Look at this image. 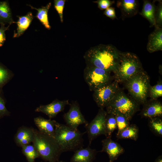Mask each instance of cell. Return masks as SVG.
<instances>
[{
    "mask_svg": "<svg viewBox=\"0 0 162 162\" xmlns=\"http://www.w3.org/2000/svg\"><path fill=\"white\" fill-rule=\"evenodd\" d=\"M101 142L102 148L100 152H104L108 154L109 162H114L124 152V148L111 138H106L103 140Z\"/></svg>",
    "mask_w": 162,
    "mask_h": 162,
    "instance_id": "7c38bea8",
    "label": "cell"
},
{
    "mask_svg": "<svg viewBox=\"0 0 162 162\" xmlns=\"http://www.w3.org/2000/svg\"><path fill=\"white\" fill-rule=\"evenodd\" d=\"M154 162H162V158L161 156L158 157L155 161Z\"/></svg>",
    "mask_w": 162,
    "mask_h": 162,
    "instance_id": "d590c367",
    "label": "cell"
},
{
    "mask_svg": "<svg viewBox=\"0 0 162 162\" xmlns=\"http://www.w3.org/2000/svg\"><path fill=\"white\" fill-rule=\"evenodd\" d=\"M131 96L139 105L147 101L150 86V78L144 70L137 73L124 83Z\"/></svg>",
    "mask_w": 162,
    "mask_h": 162,
    "instance_id": "8992f818",
    "label": "cell"
},
{
    "mask_svg": "<svg viewBox=\"0 0 162 162\" xmlns=\"http://www.w3.org/2000/svg\"><path fill=\"white\" fill-rule=\"evenodd\" d=\"M14 76L13 72L0 62V91Z\"/></svg>",
    "mask_w": 162,
    "mask_h": 162,
    "instance_id": "d4e9b609",
    "label": "cell"
},
{
    "mask_svg": "<svg viewBox=\"0 0 162 162\" xmlns=\"http://www.w3.org/2000/svg\"><path fill=\"white\" fill-rule=\"evenodd\" d=\"M150 53L162 50V28L155 27L154 30L148 36L146 46Z\"/></svg>",
    "mask_w": 162,
    "mask_h": 162,
    "instance_id": "9a60e30c",
    "label": "cell"
},
{
    "mask_svg": "<svg viewBox=\"0 0 162 162\" xmlns=\"http://www.w3.org/2000/svg\"><path fill=\"white\" fill-rule=\"evenodd\" d=\"M117 129L115 116L111 114H106L105 121V132L106 138H111L112 133Z\"/></svg>",
    "mask_w": 162,
    "mask_h": 162,
    "instance_id": "cb8c5ba5",
    "label": "cell"
},
{
    "mask_svg": "<svg viewBox=\"0 0 162 162\" xmlns=\"http://www.w3.org/2000/svg\"><path fill=\"white\" fill-rule=\"evenodd\" d=\"M111 73L102 69L86 66L84 70L83 77L90 91L93 92L112 82Z\"/></svg>",
    "mask_w": 162,
    "mask_h": 162,
    "instance_id": "52a82bcc",
    "label": "cell"
},
{
    "mask_svg": "<svg viewBox=\"0 0 162 162\" xmlns=\"http://www.w3.org/2000/svg\"><path fill=\"white\" fill-rule=\"evenodd\" d=\"M143 70L142 64L136 55L130 52H120L118 62L113 72V77L114 80L118 83H124Z\"/></svg>",
    "mask_w": 162,
    "mask_h": 162,
    "instance_id": "3957f363",
    "label": "cell"
},
{
    "mask_svg": "<svg viewBox=\"0 0 162 162\" xmlns=\"http://www.w3.org/2000/svg\"><path fill=\"white\" fill-rule=\"evenodd\" d=\"M118 129V132L123 130L130 125L129 121L123 116L116 114L114 115Z\"/></svg>",
    "mask_w": 162,
    "mask_h": 162,
    "instance_id": "f1b7e54d",
    "label": "cell"
},
{
    "mask_svg": "<svg viewBox=\"0 0 162 162\" xmlns=\"http://www.w3.org/2000/svg\"><path fill=\"white\" fill-rule=\"evenodd\" d=\"M69 104L68 100H60L56 99L49 104L40 105L36 108L35 111L44 113L51 119L62 111L65 106Z\"/></svg>",
    "mask_w": 162,
    "mask_h": 162,
    "instance_id": "8fae6325",
    "label": "cell"
},
{
    "mask_svg": "<svg viewBox=\"0 0 162 162\" xmlns=\"http://www.w3.org/2000/svg\"><path fill=\"white\" fill-rule=\"evenodd\" d=\"M33 145L40 157L49 162H57L62 152L55 139L34 129Z\"/></svg>",
    "mask_w": 162,
    "mask_h": 162,
    "instance_id": "277c9868",
    "label": "cell"
},
{
    "mask_svg": "<svg viewBox=\"0 0 162 162\" xmlns=\"http://www.w3.org/2000/svg\"><path fill=\"white\" fill-rule=\"evenodd\" d=\"M9 26L6 27L5 25L1 24L0 28V47L4 44L6 40L5 32L8 30Z\"/></svg>",
    "mask_w": 162,
    "mask_h": 162,
    "instance_id": "836d02e7",
    "label": "cell"
},
{
    "mask_svg": "<svg viewBox=\"0 0 162 162\" xmlns=\"http://www.w3.org/2000/svg\"><path fill=\"white\" fill-rule=\"evenodd\" d=\"M57 162H64L62 161H58Z\"/></svg>",
    "mask_w": 162,
    "mask_h": 162,
    "instance_id": "8d00e7d4",
    "label": "cell"
},
{
    "mask_svg": "<svg viewBox=\"0 0 162 162\" xmlns=\"http://www.w3.org/2000/svg\"><path fill=\"white\" fill-rule=\"evenodd\" d=\"M143 105L140 113L142 117L149 118L162 116V103L157 99L147 100Z\"/></svg>",
    "mask_w": 162,
    "mask_h": 162,
    "instance_id": "4fadbf2b",
    "label": "cell"
},
{
    "mask_svg": "<svg viewBox=\"0 0 162 162\" xmlns=\"http://www.w3.org/2000/svg\"><path fill=\"white\" fill-rule=\"evenodd\" d=\"M22 152L28 162H34L35 159L40 157L38 153L33 145L28 144L22 146Z\"/></svg>",
    "mask_w": 162,
    "mask_h": 162,
    "instance_id": "4316f807",
    "label": "cell"
},
{
    "mask_svg": "<svg viewBox=\"0 0 162 162\" xmlns=\"http://www.w3.org/2000/svg\"><path fill=\"white\" fill-rule=\"evenodd\" d=\"M18 20L16 22V31L14 32L13 37L18 38L22 35L30 26L33 19L32 13L29 12L25 15L18 16Z\"/></svg>",
    "mask_w": 162,
    "mask_h": 162,
    "instance_id": "d6986e66",
    "label": "cell"
},
{
    "mask_svg": "<svg viewBox=\"0 0 162 162\" xmlns=\"http://www.w3.org/2000/svg\"><path fill=\"white\" fill-rule=\"evenodd\" d=\"M104 14L106 16L112 20L116 18L115 8L113 7H109L105 9Z\"/></svg>",
    "mask_w": 162,
    "mask_h": 162,
    "instance_id": "e575fe53",
    "label": "cell"
},
{
    "mask_svg": "<svg viewBox=\"0 0 162 162\" xmlns=\"http://www.w3.org/2000/svg\"><path fill=\"white\" fill-rule=\"evenodd\" d=\"M148 125L151 130L156 135L162 136V117H155L149 118Z\"/></svg>",
    "mask_w": 162,
    "mask_h": 162,
    "instance_id": "484cf974",
    "label": "cell"
},
{
    "mask_svg": "<svg viewBox=\"0 0 162 162\" xmlns=\"http://www.w3.org/2000/svg\"><path fill=\"white\" fill-rule=\"evenodd\" d=\"M96 151L89 146L82 148L75 151L70 160V162H92L96 154Z\"/></svg>",
    "mask_w": 162,
    "mask_h": 162,
    "instance_id": "e0dca14e",
    "label": "cell"
},
{
    "mask_svg": "<svg viewBox=\"0 0 162 162\" xmlns=\"http://www.w3.org/2000/svg\"><path fill=\"white\" fill-rule=\"evenodd\" d=\"M106 114V111L104 109H100L94 118L85 126L89 145L97 137L101 135H104L105 121Z\"/></svg>",
    "mask_w": 162,
    "mask_h": 162,
    "instance_id": "9c48e42d",
    "label": "cell"
},
{
    "mask_svg": "<svg viewBox=\"0 0 162 162\" xmlns=\"http://www.w3.org/2000/svg\"><path fill=\"white\" fill-rule=\"evenodd\" d=\"M156 6L149 1L144 0L140 14L149 22L151 27L155 26V14Z\"/></svg>",
    "mask_w": 162,
    "mask_h": 162,
    "instance_id": "ffe728a7",
    "label": "cell"
},
{
    "mask_svg": "<svg viewBox=\"0 0 162 162\" xmlns=\"http://www.w3.org/2000/svg\"><path fill=\"white\" fill-rule=\"evenodd\" d=\"M14 22L8 2L0 1V24L10 25Z\"/></svg>",
    "mask_w": 162,
    "mask_h": 162,
    "instance_id": "44dd1931",
    "label": "cell"
},
{
    "mask_svg": "<svg viewBox=\"0 0 162 162\" xmlns=\"http://www.w3.org/2000/svg\"><path fill=\"white\" fill-rule=\"evenodd\" d=\"M116 5L120 9L122 16L124 18L132 17L138 12L139 3L137 0H118L117 2Z\"/></svg>",
    "mask_w": 162,
    "mask_h": 162,
    "instance_id": "5bb4252c",
    "label": "cell"
},
{
    "mask_svg": "<svg viewBox=\"0 0 162 162\" xmlns=\"http://www.w3.org/2000/svg\"><path fill=\"white\" fill-rule=\"evenodd\" d=\"M34 121L40 132L54 138L56 121L39 116L35 118Z\"/></svg>",
    "mask_w": 162,
    "mask_h": 162,
    "instance_id": "ac0fdd59",
    "label": "cell"
},
{
    "mask_svg": "<svg viewBox=\"0 0 162 162\" xmlns=\"http://www.w3.org/2000/svg\"><path fill=\"white\" fill-rule=\"evenodd\" d=\"M159 2L156 7L155 14V27L162 28V2Z\"/></svg>",
    "mask_w": 162,
    "mask_h": 162,
    "instance_id": "f546056e",
    "label": "cell"
},
{
    "mask_svg": "<svg viewBox=\"0 0 162 162\" xmlns=\"http://www.w3.org/2000/svg\"><path fill=\"white\" fill-rule=\"evenodd\" d=\"M120 52L112 45L100 44L89 49L83 57L86 66L96 67L113 73L118 62Z\"/></svg>",
    "mask_w": 162,
    "mask_h": 162,
    "instance_id": "6da1fadb",
    "label": "cell"
},
{
    "mask_svg": "<svg viewBox=\"0 0 162 162\" xmlns=\"http://www.w3.org/2000/svg\"><path fill=\"white\" fill-rule=\"evenodd\" d=\"M140 105L120 88L105 107L107 114L122 115L129 121L140 109Z\"/></svg>",
    "mask_w": 162,
    "mask_h": 162,
    "instance_id": "5b68a950",
    "label": "cell"
},
{
    "mask_svg": "<svg viewBox=\"0 0 162 162\" xmlns=\"http://www.w3.org/2000/svg\"><path fill=\"white\" fill-rule=\"evenodd\" d=\"M65 2V0H55L54 1V8L59 15L62 23L63 22V10Z\"/></svg>",
    "mask_w": 162,
    "mask_h": 162,
    "instance_id": "1f68e13d",
    "label": "cell"
},
{
    "mask_svg": "<svg viewBox=\"0 0 162 162\" xmlns=\"http://www.w3.org/2000/svg\"><path fill=\"white\" fill-rule=\"evenodd\" d=\"M5 103L6 100L2 90L0 91V118L10 115V112L6 108Z\"/></svg>",
    "mask_w": 162,
    "mask_h": 162,
    "instance_id": "4dcf8cb0",
    "label": "cell"
},
{
    "mask_svg": "<svg viewBox=\"0 0 162 162\" xmlns=\"http://www.w3.org/2000/svg\"><path fill=\"white\" fill-rule=\"evenodd\" d=\"M83 135L78 129L55 122L54 138L62 152L75 151L82 148Z\"/></svg>",
    "mask_w": 162,
    "mask_h": 162,
    "instance_id": "7a4b0ae2",
    "label": "cell"
},
{
    "mask_svg": "<svg viewBox=\"0 0 162 162\" xmlns=\"http://www.w3.org/2000/svg\"><path fill=\"white\" fill-rule=\"evenodd\" d=\"M98 5V8L101 10L106 9L114 3V1L109 0H98L94 2Z\"/></svg>",
    "mask_w": 162,
    "mask_h": 162,
    "instance_id": "d6a6232c",
    "label": "cell"
},
{
    "mask_svg": "<svg viewBox=\"0 0 162 162\" xmlns=\"http://www.w3.org/2000/svg\"><path fill=\"white\" fill-rule=\"evenodd\" d=\"M162 96V82L160 80L154 86H150L148 92V96L151 99L157 100Z\"/></svg>",
    "mask_w": 162,
    "mask_h": 162,
    "instance_id": "83f0119b",
    "label": "cell"
},
{
    "mask_svg": "<svg viewBox=\"0 0 162 162\" xmlns=\"http://www.w3.org/2000/svg\"><path fill=\"white\" fill-rule=\"evenodd\" d=\"M29 6L32 9L37 10L36 17L46 29L50 30L51 27L48 21V13L51 6V3L49 2L45 6H42L38 8H34L30 5Z\"/></svg>",
    "mask_w": 162,
    "mask_h": 162,
    "instance_id": "603a6c76",
    "label": "cell"
},
{
    "mask_svg": "<svg viewBox=\"0 0 162 162\" xmlns=\"http://www.w3.org/2000/svg\"><path fill=\"white\" fill-rule=\"evenodd\" d=\"M34 129L25 126L20 127L14 136L15 141L17 146H21L29 144L34 138Z\"/></svg>",
    "mask_w": 162,
    "mask_h": 162,
    "instance_id": "2e32d148",
    "label": "cell"
},
{
    "mask_svg": "<svg viewBox=\"0 0 162 162\" xmlns=\"http://www.w3.org/2000/svg\"><path fill=\"white\" fill-rule=\"evenodd\" d=\"M138 134V127L135 124H131L123 130L117 132L116 137L118 139H129L136 141Z\"/></svg>",
    "mask_w": 162,
    "mask_h": 162,
    "instance_id": "7402d4cb",
    "label": "cell"
},
{
    "mask_svg": "<svg viewBox=\"0 0 162 162\" xmlns=\"http://www.w3.org/2000/svg\"><path fill=\"white\" fill-rule=\"evenodd\" d=\"M120 89L118 83L114 80L93 91V99L100 109H104Z\"/></svg>",
    "mask_w": 162,
    "mask_h": 162,
    "instance_id": "ba28073f",
    "label": "cell"
},
{
    "mask_svg": "<svg viewBox=\"0 0 162 162\" xmlns=\"http://www.w3.org/2000/svg\"><path fill=\"white\" fill-rule=\"evenodd\" d=\"M63 118L66 125L74 129H78L80 125L84 124L86 126L88 123L82 114L79 105L76 101H73L70 104V109L64 114Z\"/></svg>",
    "mask_w": 162,
    "mask_h": 162,
    "instance_id": "30bf717a",
    "label": "cell"
}]
</instances>
